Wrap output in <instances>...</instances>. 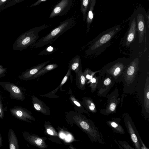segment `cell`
<instances>
[{"instance_id": "obj_1", "label": "cell", "mask_w": 149, "mask_h": 149, "mask_svg": "<svg viewBox=\"0 0 149 149\" xmlns=\"http://www.w3.org/2000/svg\"><path fill=\"white\" fill-rule=\"evenodd\" d=\"M121 29V24H119L99 34L90 42L85 54L87 56H94L100 54L109 45L114 37Z\"/></svg>"}, {"instance_id": "obj_2", "label": "cell", "mask_w": 149, "mask_h": 149, "mask_svg": "<svg viewBox=\"0 0 149 149\" xmlns=\"http://www.w3.org/2000/svg\"><path fill=\"white\" fill-rule=\"evenodd\" d=\"M51 24H45L30 29L20 35L15 40L12 47L14 51L25 49L34 43L39 38V33L49 27Z\"/></svg>"}, {"instance_id": "obj_3", "label": "cell", "mask_w": 149, "mask_h": 149, "mask_svg": "<svg viewBox=\"0 0 149 149\" xmlns=\"http://www.w3.org/2000/svg\"><path fill=\"white\" fill-rule=\"evenodd\" d=\"M130 62L124 57L117 59L107 64L100 70L99 72L100 75L102 76L108 74L113 77L115 82L121 81L125 70Z\"/></svg>"}, {"instance_id": "obj_4", "label": "cell", "mask_w": 149, "mask_h": 149, "mask_svg": "<svg viewBox=\"0 0 149 149\" xmlns=\"http://www.w3.org/2000/svg\"><path fill=\"white\" fill-rule=\"evenodd\" d=\"M139 64V59L136 57L130 62L126 68L123 74V94H132L134 92L136 85V80Z\"/></svg>"}, {"instance_id": "obj_5", "label": "cell", "mask_w": 149, "mask_h": 149, "mask_svg": "<svg viewBox=\"0 0 149 149\" xmlns=\"http://www.w3.org/2000/svg\"><path fill=\"white\" fill-rule=\"evenodd\" d=\"M73 23L72 17L68 18L63 21L48 34L40 39L35 45V47H41L53 42L61 35L70 29L73 26Z\"/></svg>"}, {"instance_id": "obj_6", "label": "cell", "mask_w": 149, "mask_h": 149, "mask_svg": "<svg viewBox=\"0 0 149 149\" xmlns=\"http://www.w3.org/2000/svg\"><path fill=\"white\" fill-rule=\"evenodd\" d=\"M124 121L130 138L136 149H147L143 143L131 117L127 113L123 116Z\"/></svg>"}, {"instance_id": "obj_7", "label": "cell", "mask_w": 149, "mask_h": 149, "mask_svg": "<svg viewBox=\"0 0 149 149\" xmlns=\"http://www.w3.org/2000/svg\"><path fill=\"white\" fill-rule=\"evenodd\" d=\"M136 22V30L137 31L139 43H142L144 41V37L146 33V12L142 7H139L135 9L133 13Z\"/></svg>"}, {"instance_id": "obj_8", "label": "cell", "mask_w": 149, "mask_h": 149, "mask_svg": "<svg viewBox=\"0 0 149 149\" xmlns=\"http://www.w3.org/2000/svg\"><path fill=\"white\" fill-rule=\"evenodd\" d=\"M118 90L115 88L110 94L107 95V104L105 108L100 110V113L102 115L108 116L116 113L118 106L120 103V98Z\"/></svg>"}, {"instance_id": "obj_9", "label": "cell", "mask_w": 149, "mask_h": 149, "mask_svg": "<svg viewBox=\"0 0 149 149\" xmlns=\"http://www.w3.org/2000/svg\"><path fill=\"white\" fill-rule=\"evenodd\" d=\"M103 76L98 86L97 95L106 97L108 92L114 85L115 81L113 77L110 75L106 74Z\"/></svg>"}, {"instance_id": "obj_10", "label": "cell", "mask_w": 149, "mask_h": 149, "mask_svg": "<svg viewBox=\"0 0 149 149\" xmlns=\"http://www.w3.org/2000/svg\"><path fill=\"white\" fill-rule=\"evenodd\" d=\"M74 0H61L52 9L49 18L64 15L70 9Z\"/></svg>"}, {"instance_id": "obj_11", "label": "cell", "mask_w": 149, "mask_h": 149, "mask_svg": "<svg viewBox=\"0 0 149 149\" xmlns=\"http://www.w3.org/2000/svg\"><path fill=\"white\" fill-rule=\"evenodd\" d=\"M137 31L135 17L132 14L129 22V27L125 39V44L129 46L134 40Z\"/></svg>"}, {"instance_id": "obj_12", "label": "cell", "mask_w": 149, "mask_h": 149, "mask_svg": "<svg viewBox=\"0 0 149 149\" xmlns=\"http://www.w3.org/2000/svg\"><path fill=\"white\" fill-rule=\"evenodd\" d=\"M49 61V60L45 61L27 70L19 75V78L25 80L32 79L33 76Z\"/></svg>"}, {"instance_id": "obj_13", "label": "cell", "mask_w": 149, "mask_h": 149, "mask_svg": "<svg viewBox=\"0 0 149 149\" xmlns=\"http://www.w3.org/2000/svg\"><path fill=\"white\" fill-rule=\"evenodd\" d=\"M121 120V118H112L111 120L106 121V122L114 132L124 134L125 133L120 123Z\"/></svg>"}, {"instance_id": "obj_14", "label": "cell", "mask_w": 149, "mask_h": 149, "mask_svg": "<svg viewBox=\"0 0 149 149\" xmlns=\"http://www.w3.org/2000/svg\"><path fill=\"white\" fill-rule=\"evenodd\" d=\"M68 69L75 73L82 70L81 61L79 55L74 57L69 63Z\"/></svg>"}, {"instance_id": "obj_15", "label": "cell", "mask_w": 149, "mask_h": 149, "mask_svg": "<svg viewBox=\"0 0 149 149\" xmlns=\"http://www.w3.org/2000/svg\"><path fill=\"white\" fill-rule=\"evenodd\" d=\"M96 0H91L90 5L86 15L87 30L86 33L90 31L91 24L93 20L94 14L93 11L95 5Z\"/></svg>"}, {"instance_id": "obj_16", "label": "cell", "mask_w": 149, "mask_h": 149, "mask_svg": "<svg viewBox=\"0 0 149 149\" xmlns=\"http://www.w3.org/2000/svg\"><path fill=\"white\" fill-rule=\"evenodd\" d=\"M58 67V65L56 63H52L45 65L33 76L32 79L40 77L47 72L57 68Z\"/></svg>"}, {"instance_id": "obj_17", "label": "cell", "mask_w": 149, "mask_h": 149, "mask_svg": "<svg viewBox=\"0 0 149 149\" xmlns=\"http://www.w3.org/2000/svg\"><path fill=\"white\" fill-rule=\"evenodd\" d=\"M85 105L87 110L93 113H96L97 110L96 104L91 97H86L84 99Z\"/></svg>"}, {"instance_id": "obj_18", "label": "cell", "mask_w": 149, "mask_h": 149, "mask_svg": "<svg viewBox=\"0 0 149 149\" xmlns=\"http://www.w3.org/2000/svg\"><path fill=\"white\" fill-rule=\"evenodd\" d=\"M91 0H80V9L83 15V19L85 21L89 9Z\"/></svg>"}, {"instance_id": "obj_19", "label": "cell", "mask_w": 149, "mask_h": 149, "mask_svg": "<svg viewBox=\"0 0 149 149\" xmlns=\"http://www.w3.org/2000/svg\"><path fill=\"white\" fill-rule=\"evenodd\" d=\"M76 79L79 87L81 89L84 88L86 81L82 70H80L76 73Z\"/></svg>"}, {"instance_id": "obj_20", "label": "cell", "mask_w": 149, "mask_h": 149, "mask_svg": "<svg viewBox=\"0 0 149 149\" xmlns=\"http://www.w3.org/2000/svg\"><path fill=\"white\" fill-rule=\"evenodd\" d=\"M100 76H94L93 78L88 81V83H90V86L92 93L94 92L97 88L98 86L101 79Z\"/></svg>"}, {"instance_id": "obj_21", "label": "cell", "mask_w": 149, "mask_h": 149, "mask_svg": "<svg viewBox=\"0 0 149 149\" xmlns=\"http://www.w3.org/2000/svg\"><path fill=\"white\" fill-rule=\"evenodd\" d=\"M100 70L95 71H93L89 68H86L83 74L85 77L86 81L91 79L95 74L99 72Z\"/></svg>"}, {"instance_id": "obj_22", "label": "cell", "mask_w": 149, "mask_h": 149, "mask_svg": "<svg viewBox=\"0 0 149 149\" xmlns=\"http://www.w3.org/2000/svg\"><path fill=\"white\" fill-rule=\"evenodd\" d=\"M118 143L121 146L122 149H133L132 148L128 143V142L125 141H121L118 140Z\"/></svg>"}, {"instance_id": "obj_23", "label": "cell", "mask_w": 149, "mask_h": 149, "mask_svg": "<svg viewBox=\"0 0 149 149\" xmlns=\"http://www.w3.org/2000/svg\"><path fill=\"white\" fill-rule=\"evenodd\" d=\"M24 0H12L4 8L3 10L14 5L17 3L21 2Z\"/></svg>"}, {"instance_id": "obj_24", "label": "cell", "mask_w": 149, "mask_h": 149, "mask_svg": "<svg viewBox=\"0 0 149 149\" xmlns=\"http://www.w3.org/2000/svg\"><path fill=\"white\" fill-rule=\"evenodd\" d=\"M71 70L68 69L66 74L64 76L61 82L60 85V86H61L65 83L69 77L71 75Z\"/></svg>"}, {"instance_id": "obj_25", "label": "cell", "mask_w": 149, "mask_h": 149, "mask_svg": "<svg viewBox=\"0 0 149 149\" xmlns=\"http://www.w3.org/2000/svg\"><path fill=\"white\" fill-rule=\"evenodd\" d=\"M12 0H0V11L3 10L4 8Z\"/></svg>"}, {"instance_id": "obj_26", "label": "cell", "mask_w": 149, "mask_h": 149, "mask_svg": "<svg viewBox=\"0 0 149 149\" xmlns=\"http://www.w3.org/2000/svg\"><path fill=\"white\" fill-rule=\"evenodd\" d=\"M7 71V68L0 64V78L4 77Z\"/></svg>"}, {"instance_id": "obj_27", "label": "cell", "mask_w": 149, "mask_h": 149, "mask_svg": "<svg viewBox=\"0 0 149 149\" xmlns=\"http://www.w3.org/2000/svg\"><path fill=\"white\" fill-rule=\"evenodd\" d=\"M47 0H38L34 3L31 4L30 6H27V7L31 8L36 6L37 5H39L40 3L44 2Z\"/></svg>"}, {"instance_id": "obj_28", "label": "cell", "mask_w": 149, "mask_h": 149, "mask_svg": "<svg viewBox=\"0 0 149 149\" xmlns=\"http://www.w3.org/2000/svg\"><path fill=\"white\" fill-rule=\"evenodd\" d=\"M35 142L37 145L40 146L42 143L43 141L41 139L38 138L36 139Z\"/></svg>"}, {"instance_id": "obj_29", "label": "cell", "mask_w": 149, "mask_h": 149, "mask_svg": "<svg viewBox=\"0 0 149 149\" xmlns=\"http://www.w3.org/2000/svg\"><path fill=\"white\" fill-rule=\"evenodd\" d=\"M34 107L38 111H39L41 109V107L40 105L37 104H35L34 105Z\"/></svg>"}, {"instance_id": "obj_30", "label": "cell", "mask_w": 149, "mask_h": 149, "mask_svg": "<svg viewBox=\"0 0 149 149\" xmlns=\"http://www.w3.org/2000/svg\"><path fill=\"white\" fill-rule=\"evenodd\" d=\"M16 114L18 117H21L23 115V113L20 110H18L16 112Z\"/></svg>"}, {"instance_id": "obj_31", "label": "cell", "mask_w": 149, "mask_h": 149, "mask_svg": "<svg viewBox=\"0 0 149 149\" xmlns=\"http://www.w3.org/2000/svg\"><path fill=\"white\" fill-rule=\"evenodd\" d=\"M73 102L78 107H81V104L78 102L74 100H73Z\"/></svg>"}, {"instance_id": "obj_32", "label": "cell", "mask_w": 149, "mask_h": 149, "mask_svg": "<svg viewBox=\"0 0 149 149\" xmlns=\"http://www.w3.org/2000/svg\"><path fill=\"white\" fill-rule=\"evenodd\" d=\"M47 132L50 135H52L53 134V132L52 131V130L49 129H47Z\"/></svg>"}, {"instance_id": "obj_33", "label": "cell", "mask_w": 149, "mask_h": 149, "mask_svg": "<svg viewBox=\"0 0 149 149\" xmlns=\"http://www.w3.org/2000/svg\"><path fill=\"white\" fill-rule=\"evenodd\" d=\"M66 137V140L68 141H70L71 139V136L70 135H68Z\"/></svg>"}, {"instance_id": "obj_34", "label": "cell", "mask_w": 149, "mask_h": 149, "mask_svg": "<svg viewBox=\"0 0 149 149\" xmlns=\"http://www.w3.org/2000/svg\"><path fill=\"white\" fill-rule=\"evenodd\" d=\"M60 137L63 139L65 137V135L63 133H61L60 134Z\"/></svg>"}, {"instance_id": "obj_35", "label": "cell", "mask_w": 149, "mask_h": 149, "mask_svg": "<svg viewBox=\"0 0 149 149\" xmlns=\"http://www.w3.org/2000/svg\"><path fill=\"white\" fill-rule=\"evenodd\" d=\"M1 107H0V114H1Z\"/></svg>"}, {"instance_id": "obj_36", "label": "cell", "mask_w": 149, "mask_h": 149, "mask_svg": "<svg viewBox=\"0 0 149 149\" xmlns=\"http://www.w3.org/2000/svg\"><path fill=\"white\" fill-rule=\"evenodd\" d=\"M1 140V137H0V142Z\"/></svg>"}, {"instance_id": "obj_37", "label": "cell", "mask_w": 149, "mask_h": 149, "mask_svg": "<svg viewBox=\"0 0 149 149\" xmlns=\"http://www.w3.org/2000/svg\"><path fill=\"white\" fill-rule=\"evenodd\" d=\"M148 1H149V0H148Z\"/></svg>"}]
</instances>
